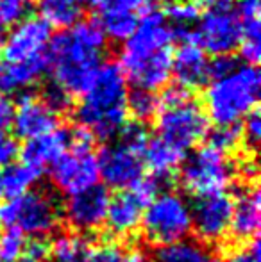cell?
<instances>
[{
    "instance_id": "cell-1",
    "label": "cell",
    "mask_w": 261,
    "mask_h": 262,
    "mask_svg": "<svg viewBox=\"0 0 261 262\" xmlns=\"http://www.w3.org/2000/svg\"><path fill=\"white\" fill-rule=\"evenodd\" d=\"M106 43L108 38L97 21H77L50 38L47 70L52 82L72 97L81 95L102 64Z\"/></svg>"
},
{
    "instance_id": "cell-2",
    "label": "cell",
    "mask_w": 261,
    "mask_h": 262,
    "mask_svg": "<svg viewBox=\"0 0 261 262\" xmlns=\"http://www.w3.org/2000/svg\"><path fill=\"white\" fill-rule=\"evenodd\" d=\"M127 79L116 62L97 68L75 109L79 127L93 138H116L127 121Z\"/></svg>"
},
{
    "instance_id": "cell-3",
    "label": "cell",
    "mask_w": 261,
    "mask_h": 262,
    "mask_svg": "<svg viewBox=\"0 0 261 262\" xmlns=\"http://www.w3.org/2000/svg\"><path fill=\"white\" fill-rule=\"evenodd\" d=\"M261 75L256 66L238 64L229 75L211 80L204 93L206 114L216 125H238L256 109Z\"/></svg>"
},
{
    "instance_id": "cell-4",
    "label": "cell",
    "mask_w": 261,
    "mask_h": 262,
    "mask_svg": "<svg viewBox=\"0 0 261 262\" xmlns=\"http://www.w3.org/2000/svg\"><path fill=\"white\" fill-rule=\"evenodd\" d=\"M59 217V205L45 191H27L0 205V225L22 235L43 237L56 230Z\"/></svg>"
},
{
    "instance_id": "cell-5",
    "label": "cell",
    "mask_w": 261,
    "mask_h": 262,
    "mask_svg": "<svg viewBox=\"0 0 261 262\" xmlns=\"http://www.w3.org/2000/svg\"><path fill=\"white\" fill-rule=\"evenodd\" d=\"M139 227L147 241L157 246L186 239L192 232L190 204L174 191L157 193L143 210Z\"/></svg>"
},
{
    "instance_id": "cell-6",
    "label": "cell",
    "mask_w": 261,
    "mask_h": 262,
    "mask_svg": "<svg viewBox=\"0 0 261 262\" xmlns=\"http://www.w3.org/2000/svg\"><path fill=\"white\" fill-rule=\"evenodd\" d=\"M50 168L54 186L68 196L97 186L98 162L93 152V136L83 127L72 130L70 148Z\"/></svg>"
},
{
    "instance_id": "cell-7",
    "label": "cell",
    "mask_w": 261,
    "mask_h": 262,
    "mask_svg": "<svg viewBox=\"0 0 261 262\" xmlns=\"http://www.w3.org/2000/svg\"><path fill=\"white\" fill-rule=\"evenodd\" d=\"M156 127L157 138L186 152L208 136V114L193 98H190L179 105L159 107Z\"/></svg>"
},
{
    "instance_id": "cell-8",
    "label": "cell",
    "mask_w": 261,
    "mask_h": 262,
    "mask_svg": "<svg viewBox=\"0 0 261 262\" xmlns=\"http://www.w3.org/2000/svg\"><path fill=\"white\" fill-rule=\"evenodd\" d=\"M234 175H236V168L233 162L227 159L226 154L211 146L195 150L185 161L181 169L183 186L195 196L226 191L227 186L233 182Z\"/></svg>"
},
{
    "instance_id": "cell-9",
    "label": "cell",
    "mask_w": 261,
    "mask_h": 262,
    "mask_svg": "<svg viewBox=\"0 0 261 262\" xmlns=\"http://www.w3.org/2000/svg\"><path fill=\"white\" fill-rule=\"evenodd\" d=\"M193 41L211 55L233 54L242 41V21L229 4H215L198 16Z\"/></svg>"
},
{
    "instance_id": "cell-10",
    "label": "cell",
    "mask_w": 261,
    "mask_h": 262,
    "mask_svg": "<svg viewBox=\"0 0 261 262\" xmlns=\"http://www.w3.org/2000/svg\"><path fill=\"white\" fill-rule=\"evenodd\" d=\"M161 180L156 177H143L134 187L109 198L104 225L113 235L126 237L138 230L147 204L157 194Z\"/></svg>"
},
{
    "instance_id": "cell-11",
    "label": "cell",
    "mask_w": 261,
    "mask_h": 262,
    "mask_svg": "<svg viewBox=\"0 0 261 262\" xmlns=\"http://www.w3.org/2000/svg\"><path fill=\"white\" fill-rule=\"evenodd\" d=\"M98 177L113 189H131L145 177L143 154L118 139L109 143L97 156Z\"/></svg>"
},
{
    "instance_id": "cell-12",
    "label": "cell",
    "mask_w": 261,
    "mask_h": 262,
    "mask_svg": "<svg viewBox=\"0 0 261 262\" xmlns=\"http://www.w3.org/2000/svg\"><path fill=\"white\" fill-rule=\"evenodd\" d=\"M192 230L206 243H218L229 232L233 198L226 191L197 194L190 204Z\"/></svg>"
},
{
    "instance_id": "cell-13",
    "label": "cell",
    "mask_w": 261,
    "mask_h": 262,
    "mask_svg": "<svg viewBox=\"0 0 261 262\" xmlns=\"http://www.w3.org/2000/svg\"><path fill=\"white\" fill-rule=\"evenodd\" d=\"M50 29L52 27L42 18H24L18 21L11 27L9 36L2 45L4 61L22 62L43 57L52 38Z\"/></svg>"
},
{
    "instance_id": "cell-14",
    "label": "cell",
    "mask_w": 261,
    "mask_h": 262,
    "mask_svg": "<svg viewBox=\"0 0 261 262\" xmlns=\"http://www.w3.org/2000/svg\"><path fill=\"white\" fill-rule=\"evenodd\" d=\"M109 194L104 187L93 186L81 193L70 194L65 205V216L70 227L79 232H95L104 227Z\"/></svg>"
},
{
    "instance_id": "cell-15",
    "label": "cell",
    "mask_w": 261,
    "mask_h": 262,
    "mask_svg": "<svg viewBox=\"0 0 261 262\" xmlns=\"http://www.w3.org/2000/svg\"><path fill=\"white\" fill-rule=\"evenodd\" d=\"M57 114L50 109L42 98L32 95H22L18 104L14 105L13 125L16 138L34 139L57 127Z\"/></svg>"
},
{
    "instance_id": "cell-16",
    "label": "cell",
    "mask_w": 261,
    "mask_h": 262,
    "mask_svg": "<svg viewBox=\"0 0 261 262\" xmlns=\"http://www.w3.org/2000/svg\"><path fill=\"white\" fill-rule=\"evenodd\" d=\"M70 145H72V130L56 127L47 134L29 139L22 150V159L25 164L43 171L47 166H52L63 156Z\"/></svg>"
},
{
    "instance_id": "cell-17",
    "label": "cell",
    "mask_w": 261,
    "mask_h": 262,
    "mask_svg": "<svg viewBox=\"0 0 261 262\" xmlns=\"http://www.w3.org/2000/svg\"><path fill=\"white\" fill-rule=\"evenodd\" d=\"M208 57L195 41H183L172 55V73L186 90L208 82Z\"/></svg>"
},
{
    "instance_id": "cell-18",
    "label": "cell",
    "mask_w": 261,
    "mask_h": 262,
    "mask_svg": "<svg viewBox=\"0 0 261 262\" xmlns=\"http://www.w3.org/2000/svg\"><path fill=\"white\" fill-rule=\"evenodd\" d=\"M261 198L256 186H249L238 193L233 200V214H231L229 232L240 241H251L259 230L261 220Z\"/></svg>"
},
{
    "instance_id": "cell-19",
    "label": "cell",
    "mask_w": 261,
    "mask_h": 262,
    "mask_svg": "<svg viewBox=\"0 0 261 262\" xmlns=\"http://www.w3.org/2000/svg\"><path fill=\"white\" fill-rule=\"evenodd\" d=\"M47 72V55L32 61L0 62V93H20L34 86Z\"/></svg>"
},
{
    "instance_id": "cell-20",
    "label": "cell",
    "mask_w": 261,
    "mask_h": 262,
    "mask_svg": "<svg viewBox=\"0 0 261 262\" xmlns=\"http://www.w3.org/2000/svg\"><path fill=\"white\" fill-rule=\"evenodd\" d=\"M183 159H185V152L161 138H154L152 141L147 143L143 150V164L150 169L152 177H156L161 182L170 179L172 173L181 166Z\"/></svg>"
},
{
    "instance_id": "cell-21",
    "label": "cell",
    "mask_w": 261,
    "mask_h": 262,
    "mask_svg": "<svg viewBox=\"0 0 261 262\" xmlns=\"http://www.w3.org/2000/svg\"><path fill=\"white\" fill-rule=\"evenodd\" d=\"M154 262H224L218 255L211 252L202 243L192 239L170 243L157 246L154 252Z\"/></svg>"
},
{
    "instance_id": "cell-22",
    "label": "cell",
    "mask_w": 261,
    "mask_h": 262,
    "mask_svg": "<svg viewBox=\"0 0 261 262\" xmlns=\"http://www.w3.org/2000/svg\"><path fill=\"white\" fill-rule=\"evenodd\" d=\"M174 38L183 41H193V25L198 21V7L193 0H168L163 9Z\"/></svg>"
},
{
    "instance_id": "cell-23",
    "label": "cell",
    "mask_w": 261,
    "mask_h": 262,
    "mask_svg": "<svg viewBox=\"0 0 261 262\" xmlns=\"http://www.w3.org/2000/svg\"><path fill=\"white\" fill-rule=\"evenodd\" d=\"M91 245L79 232H63L49 246V259L52 262H88Z\"/></svg>"
},
{
    "instance_id": "cell-24",
    "label": "cell",
    "mask_w": 261,
    "mask_h": 262,
    "mask_svg": "<svg viewBox=\"0 0 261 262\" xmlns=\"http://www.w3.org/2000/svg\"><path fill=\"white\" fill-rule=\"evenodd\" d=\"M38 11L43 21L61 31L75 25L83 18L81 0H38Z\"/></svg>"
},
{
    "instance_id": "cell-25",
    "label": "cell",
    "mask_w": 261,
    "mask_h": 262,
    "mask_svg": "<svg viewBox=\"0 0 261 262\" xmlns=\"http://www.w3.org/2000/svg\"><path fill=\"white\" fill-rule=\"evenodd\" d=\"M43 171L25 164H11L4 168V173H0V186H2V194L9 198L20 196V194L31 191V187L36 186Z\"/></svg>"
},
{
    "instance_id": "cell-26",
    "label": "cell",
    "mask_w": 261,
    "mask_h": 262,
    "mask_svg": "<svg viewBox=\"0 0 261 262\" xmlns=\"http://www.w3.org/2000/svg\"><path fill=\"white\" fill-rule=\"evenodd\" d=\"M159 111V97L154 91L134 88L127 93V114H131L136 123H145L156 118Z\"/></svg>"
},
{
    "instance_id": "cell-27",
    "label": "cell",
    "mask_w": 261,
    "mask_h": 262,
    "mask_svg": "<svg viewBox=\"0 0 261 262\" xmlns=\"http://www.w3.org/2000/svg\"><path fill=\"white\" fill-rule=\"evenodd\" d=\"M242 143V130L238 125H216L209 132V145L211 148L218 150L222 154H229L238 148Z\"/></svg>"
},
{
    "instance_id": "cell-28",
    "label": "cell",
    "mask_w": 261,
    "mask_h": 262,
    "mask_svg": "<svg viewBox=\"0 0 261 262\" xmlns=\"http://www.w3.org/2000/svg\"><path fill=\"white\" fill-rule=\"evenodd\" d=\"M25 250V239L20 232L6 230L0 234V262H18Z\"/></svg>"
},
{
    "instance_id": "cell-29",
    "label": "cell",
    "mask_w": 261,
    "mask_h": 262,
    "mask_svg": "<svg viewBox=\"0 0 261 262\" xmlns=\"http://www.w3.org/2000/svg\"><path fill=\"white\" fill-rule=\"evenodd\" d=\"M20 156V143L14 134H11L7 128H0V168L14 164V161Z\"/></svg>"
},
{
    "instance_id": "cell-30",
    "label": "cell",
    "mask_w": 261,
    "mask_h": 262,
    "mask_svg": "<svg viewBox=\"0 0 261 262\" xmlns=\"http://www.w3.org/2000/svg\"><path fill=\"white\" fill-rule=\"evenodd\" d=\"M42 100L45 102L54 113L59 114V113H65L66 109H70V105H72V95H70L68 91H65L63 88L56 86V84L52 82L50 86L45 88Z\"/></svg>"
},
{
    "instance_id": "cell-31",
    "label": "cell",
    "mask_w": 261,
    "mask_h": 262,
    "mask_svg": "<svg viewBox=\"0 0 261 262\" xmlns=\"http://www.w3.org/2000/svg\"><path fill=\"white\" fill-rule=\"evenodd\" d=\"M27 6L16 0H0V29H11L24 20Z\"/></svg>"
},
{
    "instance_id": "cell-32",
    "label": "cell",
    "mask_w": 261,
    "mask_h": 262,
    "mask_svg": "<svg viewBox=\"0 0 261 262\" xmlns=\"http://www.w3.org/2000/svg\"><path fill=\"white\" fill-rule=\"evenodd\" d=\"M149 0H102L98 6L101 13L115 14H138L145 9Z\"/></svg>"
},
{
    "instance_id": "cell-33",
    "label": "cell",
    "mask_w": 261,
    "mask_h": 262,
    "mask_svg": "<svg viewBox=\"0 0 261 262\" xmlns=\"http://www.w3.org/2000/svg\"><path fill=\"white\" fill-rule=\"evenodd\" d=\"M126 250L118 245V243H101L97 248H91L90 260L88 262H124L126 257Z\"/></svg>"
},
{
    "instance_id": "cell-34",
    "label": "cell",
    "mask_w": 261,
    "mask_h": 262,
    "mask_svg": "<svg viewBox=\"0 0 261 262\" xmlns=\"http://www.w3.org/2000/svg\"><path fill=\"white\" fill-rule=\"evenodd\" d=\"M236 66H238L236 57H233L231 54L213 55V59L208 62V79L211 80L222 79V77L229 75Z\"/></svg>"
},
{
    "instance_id": "cell-35",
    "label": "cell",
    "mask_w": 261,
    "mask_h": 262,
    "mask_svg": "<svg viewBox=\"0 0 261 262\" xmlns=\"http://www.w3.org/2000/svg\"><path fill=\"white\" fill-rule=\"evenodd\" d=\"M244 127H240L242 130V141H245L249 146L256 148L261 139V120H259V111L254 109L251 114L244 118Z\"/></svg>"
},
{
    "instance_id": "cell-36",
    "label": "cell",
    "mask_w": 261,
    "mask_h": 262,
    "mask_svg": "<svg viewBox=\"0 0 261 262\" xmlns=\"http://www.w3.org/2000/svg\"><path fill=\"white\" fill-rule=\"evenodd\" d=\"M259 241L258 239H251V241L244 243L242 246L234 248L229 253L227 262H259Z\"/></svg>"
},
{
    "instance_id": "cell-37",
    "label": "cell",
    "mask_w": 261,
    "mask_h": 262,
    "mask_svg": "<svg viewBox=\"0 0 261 262\" xmlns=\"http://www.w3.org/2000/svg\"><path fill=\"white\" fill-rule=\"evenodd\" d=\"M49 260V245L43 239L25 243V250L18 262H47Z\"/></svg>"
},
{
    "instance_id": "cell-38",
    "label": "cell",
    "mask_w": 261,
    "mask_h": 262,
    "mask_svg": "<svg viewBox=\"0 0 261 262\" xmlns=\"http://www.w3.org/2000/svg\"><path fill=\"white\" fill-rule=\"evenodd\" d=\"M14 104L9 100L7 95L0 93V128H7L13 121Z\"/></svg>"
},
{
    "instance_id": "cell-39",
    "label": "cell",
    "mask_w": 261,
    "mask_h": 262,
    "mask_svg": "<svg viewBox=\"0 0 261 262\" xmlns=\"http://www.w3.org/2000/svg\"><path fill=\"white\" fill-rule=\"evenodd\" d=\"M124 262H150L147 259L145 253L138 252V250H134V252H129L126 253V257H124Z\"/></svg>"
},
{
    "instance_id": "cell-40",
    "label": "cell",
    "mask_w": 261,
    "mask_h": 262,
    "mask_svg": "<svg viewBox=\"0 0 261 262\" xmlns=\"http://www.w3.org/2000/svg\"><path fill=\"white\" fill-rule=\"evenodd\" d=\"M200 4H209V6H215V4H227L229 0H197Z\"/></svg>"
},
{
    "instance_id": "cell-41",
    "label": "cell",
    "mask_w": 261,
    "mask_h": 262,
    "mask_svg": "<svg viewBox=\"0 0 261 262\" xmlns=\"http://www.w3.org/2000/svg\"><path fill=\"white\" fill-rule=\"evenodd\" d=\"M16 2L24 4V6H27V4H29V2H32V0H16Z\"/></svg>"
},
{
    "instance_id": "cell-42",
    "label": "cell",
    "mask_w": 261,
    "mask_h": 262,
    "mask_svg": "<svg viewBox=\"0 0 261 262\" xmlns=\"http://www.w3.org/2000/svg\"><path fill=\"white\" fill-rule=\"evenodd\" d=\"M0 50H2V36H0Z\"/></svg>"
},
{
    "instance_id": "cell-43",
    "label": "cell",
    "mask_w": 261,
    "mask_h": 262,
    "mask_svg": "<svg viewBox=\"0 0 261 262\" xmlns=\"http://www.w3.org/2000/svg\"><path fill=\"white\" fill-rule=\"evenodd\" d=\"M0 194H2V186H0Z\"/></svg>"
}]
</instances>
